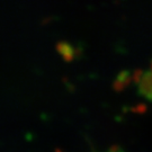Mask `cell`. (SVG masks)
Masks as SVG:
<instances>
[]
</instances>
